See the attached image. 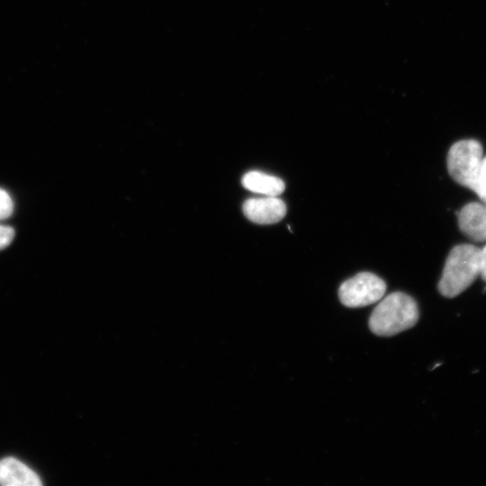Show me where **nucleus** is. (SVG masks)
<instances>
[{
    "instance_id": "obj_1",
    "label": "nucleus",
    "mask_w": 486,
    "mask_h": 486,
    "mask_svg": "<svg viewBox=\"0 0 486 486\" xmlns=\"http://www.w3.org/2000/svg\"><path fill=\"white\" fill-rule=\"evenodd\" d=\"M418 320L419 309L414 299L395 292L375 308L369 319V328L378 336L390 337L412 328Z\"/></svg>"
},
{
    "instance_id": "obj_2",
    "label": "nucleus",
    "mask_w": 486,
    "mask_h": 486,
    "mask_svg": "<svg viewBox=\"0 0 486 486\" xmlns=\"http://www.w3.org/2000/svg\"><path fill=\"white\" fill-rule=\"evenodd\" d=\"M480 249L470 245L456 247L449 254L438 283L439 293L453 299L464 292L479 277Z\"/></svg>"
},
{
    "instance_id": "obj_3",
    "label": "nucleus",
    "mask_w": 486,
    "mask_h": 486,
    "mask_svg": "<svg viewBox=\"0 0 486 486\" xmlns=\"http://www.w3.org/2000/svg\"><path fill=\"white\" fill-rule=\"evenodd\" d=\"M483 158L478 141H459L448 152V173L457 184L474 192Z\"/></svg>"
},
{
    "instance_id": "obj_4",
    "label": "nucleus",
    "mask_w": 486,
    "mask_h": 486,
    "mask_svg": "<svg viewBox=\"0 0 486 486\" xmlns=\"http://www.w3.org/2000/svg\"><path fill=\"white\" fill-rule=\"evenodd\" d=\"M386 285L373 273H362L345 282L340 288V300L347 308H359L378 302Z\"/></svg>"
},
{
    "instance_id": "obj_5",
    "label": "nucleus",
    "mask_w": 486,
    "mask_h": 486,
    "mask_svg": "<svg viewBox=\"0 0 486 486\" xmlns=\"http://www.w3.org/2000/svg\"><path fill=\"white\" fill-rule=\"evenodd\" d=\"M287 205L277 196L250 198L243 204V213L253 222L273 224L281 221L287 214Z\"/></svg>"
},
{
    "instance_id": "obj_6",
    "label": "nucleus",
    "mask_w": 486,
    "mask_h": 486,
    "mask_svg": "<svg viewBox=\"0 0 486 486\" xmlns=\"http://www.w3.org/2000/svg\"><path fill=\"white\" fill-rule=\"evenodd\" d=\"M461 231L478 242L486 241V204L470 203L457 213Z\"/></svg>"
},
{
    "instance_id": "obj_7",
    "label": "nucleus",
    "mask_w": 486,
    "mask_h": 486,
    "mask_svg": "<svg viewBox=\"0 0 486 486\" xmlns=\"http://www.w3.org/2000/svg\"><path fill=\"white\" fill-rule=\"evenodd\" d=\"M0 484L5 486H40L39 475L14 457L0 460Z\"/></svg>"
},
{
    "instance_id": "obj_8",
    "label": "nucleus",
    "mask_w": 486,
    "mask_h": 486,
    "mask_svg": "<svg viewBox=\"0 0 486 486\" xmlns=\"http://www.w3.org/2000/svg\"><path fill=\"white\" fill-rule=\"evenodd\" d=\"M241 182L247 189L268 196H278L286 189L282 179L261 171H251L246 174Z\"/></svg>"
},
{
    "instance_id": "obj_9",
    "label": "nucleus",
    "mask_w": 486,
    "mask_h": 486,
    "mask_svg": "<svg viewBox=\"0 0 486 486\" xmlns=\"http://www.w3.org/2000/svg\"><path fill=\"white\" fill-rule=\"evenodd\" d=\"M14 212V202L11 195L0 188V221L10 218Z\"/></svg>"
},
{
    "instance_id": "obj_10",
    "label": "nucleus",
    "mask_w": 486,
    "mask_h": 486,
    "mask_svg": "<svg viewBox=\"0 0 486 486\" xmlns=\"http://www.w3.org/2000/svg\"><path fill=\"white\" fill-rule=\"evenodd\" d=\"M474 193L486 204V157L482 160Z\"/></svg>"
},
{
    "instance_id": "obj_11",
    "label": "nucleus",
    "mask_w": 486,
    "mask_h": 486,
    "mask_svg": "<svg viewBox=\"0 0 486 486\" xmlns=\"http://www.w3.org/2000/svg\"><path fill=\"white\" fill-rule=\"evenodd\" d=\"M15 237V230L11 226L0 224V251L10 247Z\"/></svg>"
},
{
    "instance_id": "obj_12",
    "label": "nucleus",
    "mask_w": 486,
    "mask_h": 486,
    "mask_svg": "<svg viewBox=\"0 0 486 486\" xmlns=\"http://www.w3.org/2000/svg\"><path fill=\"white\" fill-rule=\"evenodd\" d=\"M479 276L486 282V246L482 249H480Z\"/></svg>"
}]
</instances>
